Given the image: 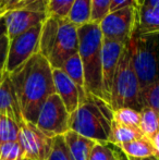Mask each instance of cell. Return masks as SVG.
<instances>
[{"mask_svg":"<svg viewBox=\"0 0 159 160\" xmlns=\"http://www.w3.org/2000/svg\"><path fill=\"white\" fill-rule=\"evenodd\" d=\"M79 52L77 28L69 19L48 15L42 26L39 53L52 69H61L70 57Z\"/></svg>","mask_w":159,"mask_h":160,"instance_id":"cell-2","label":"cell"},{"mask_svg":"<svg viewBox=\"0 0 159 160\" xmlns=\"http://www.w3.org/2000/svg\"><path fill=\"white\" fill-rule=\"evenodd\" d=\"M61 70L71 78L73 83L77 85L80 93V102L84 99H86L89 95H87L86 89H85V78H84V70L83 64L81 61L79 52L74 56L70 57L64 64L62 65Z\"/></svg>","mask_w":159,"mask_h":160,"instance_id":"cell-18","label":"cell"},{"mask_svg":"<svg viewBox=\"0 0 159 160\" xmlns=\"http://www.w3.org/2000/svg\"><path fill=\"white\" fill-rule=\"evenodd\" d=\"M152 144H153L154 148H155V152H156V158L159 159V131L157 132V134L153 137L152 139Z\"/></svg>","mask_w":159,"mask_h":160,"instance_id":"cell-34","label":"cell"},{"mask_svg":"<svg viewBox=\"0 0 159 160\" xmlns=\"http://www.w3.org/2000/svg\"><path fill=\"white\" fill-rule=\"evenodd\" d=\"M1 120H2V116H0V124H1Z\"/></svg>","mask_w":159,"mask_h":160,"instance_id":"cell-39","label":"cell"},{"mask_svg":"<svg viewBox=\"0 0 159 160\" xmlns=\"http://www.w3.org/2000/svg\"><path fill=\"white\" fill-rule=\"evenodd\" d=\"M136 15L137 8L135 7L109 12L99 23L102 38L127 46L135 31Z\"/></svg>","mask_w":159,"mask_h":160,"instance_id":"cell-8","label":"cell"},{"mask_svg":"<svg viewBox=\"0 0 159 160\" xmlns=\"http://www.w3.org/2000/svg\"><path fill=\"white\" fill-rule=\"evenodd\" d=\"M158 160H159V159H158Z\"/></svg>","mask_w":159,"mask_h":160,"instance_id":"cell-41","label":"cell"},{"mask_svg":"<svg viewBox=\"0 0 159 160\" xmlns=\"http://www.w3.org/2000/svg\"><path fill=\"white\" fill-rule=\"evenodd\" d=\"M75 0H49L48 15L68 19Z\"/></svg>","mask_w":159,"mask_h":160,"instance_id":"cell-28","label":"cell"},{"mask_svg":"<svg viewBox=\"0 0 159 160\" xmlns=\"http://www.w3.org/2000/svg\"><path fill=\"white\" fill-rule=\"evenodd\" d=\"M20 125L21 124L11 119L2 117L1 124H0V144L19 141Z\"/></svg>","mask_w":159,"mask_h":160,"instance_id":"cell-25","label":"cell"},{"mask_svg":"<svg viewBox=\"0 0 159 160\" xmlns=\"http://www.w3.org/2000/svg\"><path fill=\"white\" fill-rule=\"evenodd\" d=\"M127 48L141 91L159 81V34L133 33Z\"/></svg>","mask_w":159,"mask_h":160,"instance_id":"cell-5","label":"cell"},{"mask_svg":"<svg viewBox=\"0 0 159 160\" xmlns=\"http://www.w3.org/2000/svg\"><path fill=\"white\" fill-rule=\"evenodd\" d=\"M122 160H127V157H125L124 155H123V157H122Z\"/></svg>","mask_w":159,"mask_h":160,"instance_id":"cell-38","label":"cell"},{"mask_svg":"<svg viewBox=\"0 0 159 160\" xmlns=\"http://www.w3.org/2000/svg\"><path fill=\"white\" fill-rule=\"evenodd\" d=\"M111 0H92V23L99 24L110 12Z\"/></svg>","mask_w":159,"mask_h":160,"instance_id":"cell-30","label":"cell"},{"mask_svg":"<svg viewBox=\"0 0 159 160\" xmlns=\"http://www.w3.org/2000/svg\"><path fill=\"white\" fill-rule=\"evenodd\" d=\"M127 160H142L148 157H156V152L153 144L146 137H141L135 141L129 142L119 146Z\"/></svg>","mask_w":159,"mask_h":160,"instance_id":"cell-17","label":"cell"},{"mask_svg":"<svg viewBox=\"0 0 159 160\" xmlns=\"http://www.w3.org/2000/svg\"><path fill=\"white\" fill-rule=\"evenodd\" d=\"M112 108L102 99L88 96L70 114V130L96 143L108 144L111 133Z\"/></svg>","mask_w":159,"mask_h":160,"instance_id":"cell-3","label":"cell"},{"mask_svg":"<svg viewBox=\"0 0 159 160\" xmlns=\"http://www.w3.org/2000/svg\"><path fill=\"white\" fill-rule=\"evenodd\" d=\"M56 94L61 98L69 113H73L80 105V93L77 85L61 69H52Z\"/></svg>","mask_w":159,"mask_h":160,"instance_id":"cell-14","label":"cell"},{"mask_svg":"<svg viewBox=\"0 0 159 160\" xmlns=\"http://www.w3.org/2000/svg\"><path fill=\"white\" fill-rule=\"evenodd\" d=\"M0 160H23V150L19 141L0 144Z\"/></svg>","mask_w":159,"mask_h":160,"instance_id":"cell-29","label":"cell"},{"mask_svg":"<svg viewBox=\"0 0 159 160\" xmlns=\"http://www.w3.org/2000/svg\"><path fill=\"white\" fill-rule=\"evenodd\" d=\"M35 124L50 138L63 136L70 131V113L57 94H52L47 98Z\"/></svg>","mask_w":159,"mask_h":160,"instance_id":"cell-7","label":"cell"},{"mask_svg":"<svg viewBox=\"0 0 159 160\" xmlns=\"http://www.w3.org/2000/svg\"><path fill=\"white\" fill-rule=\"evenodd\" d=\"M140 130L144 137L152 141L159 131V113L149 107H143L141 109Z\"/></svg>","mask_w":159,"mask_h":160,"instance_id":"cell-20","label":"cell"},{"mask_svg":"<svg viewBox=\"0 0 159 160\" xmlns=\"http://www.w3.org/2000/svg\"><path fill=\"white\" fill-rule=\"evenodd\" d=\"M136 1H137V7L146 6L159 9V0H136Z\"/></svg>","mask_w":159,"mask_h":160,"instance_id":"cell-33","label":"cell"},{"mask_svg":"<svg viewBox=\"0 0 159 160\" xmlns=\"http://www.w3.org/2000/svg\"><path fill=\"white\" fill-rule=\"evenodd\" d=\"M64 142L70 150L74 160H88L96 142L77 134V132L69 131L63 135Z\"/></svg>","mask_w":159,"mask_h":160,"instance_id":"cell-16","label":"cell"},{"mask_svg":"<svg viewBox=\"0 0 159 160\" xmlns=\"http://www.w3.org/2000/svg\"><path fill=\"white\" fill-rule=\"evenodd\" d=\"M122 157L123 152L120 149L115 150L109 146V143H96L92 149L88 160H122Z\"/></svg>","mask_w":159,"mask_h":160,"instance_id":"cell-24","label":"cell"},{"mask_svg":"<svg viewBox=\"0 0 159 160\" xmlns=\"http://www.w3.org/2000/svg\"><path fill=\"white\" fill-rule=\"evenodd\" d=\"M23 160H26V159H23Z\"/></svg>","mask_w":159,"mask_h":160,"instance_id":"cell-40","label":"cell"},{"mask_svg":"<svg viewBox=\"0 0 159 160\" xmlns=\"http://www.w3.org/2000/svg\"><path fill=\"white\" fill-rule=\"evenodd\" d=\"M79 56L83 64L87 95L104 100L102 81V34L99 24L87 23L77 28Z\"/></svg>","mask_w":159,"mask_h":160,"instance_id":"cell-4","label":"cell"},{"mask_svg":"<svg viewBox=\"0 0 159 160\" xmlns=\"http://www.w3.org/2000/svg\"><path fill=\"white\" fill-rule=\"evenodd\" d=\"M3 14L0 15V38L7 34V26H6V21H4Z\"/></svg>","mask_w":159,"mask_h":160,"instance_id":"cell-35","label":"cell"},{"mask_svg":"<svg viewBox=\"0 0 159 160\" xmlns=\"http://www.w3.org/2000/svg\"><path fill=\"white\" fill-rule=\"evenodd\" d=\"M134 33L140 35L159 34V9L146 6L137 7Z\"/></svg>","mask_w":159,"mask_h":160,"instance_id":"cell-15","label":"cell"},{"mask_svg":"<svg viewBox=\"0 0 159 160\" xmlns=\"http://www.w3.org/2000/svg\"><path fill=\"white\" fill-rule=\"evenodd\" d=\"M4 13V11L2 10V4H1V0H0V15L1 14H3Z\"/></svg>","mask_w":159,"mask_h":160,"instance_id":"cell-37","label":"cell"},{"mask_svg":"<svg viewBox=\"0 0 159 160\" xmlns=\"http://www.w3.org/2000/svg\"><path fill=\"white\" fill-rule=\"evenodd\" d=\"M129 7L137 8V1L136 0H111L110 12L120 10V9L129 8Z\"/></svg>","mask_w":159,"mask_h":160,"instance_id":"cell-32","label":"cell"},{"mask_svg":"<svg viewBox=\"0 0 159 160\" xmlns=\"http://www.w3.org/2000/svg\"><path fill=\"white\" fill-rule=\"evenodd\" d=\"M3 17L7 26V36L9 40H12L31 28L44 24L48 18V13L28 10H11L4 12Z\"/></svg>","mask_w":159,"mask_h":160,"instance_id":"cell-12","label":"cell"},{"mask_svg":"<svg viewBox=\"0 0 159 160\" xmlns=\"http://www.w3.org/2000/svg\"><path fill=\"white\" fill-rule=\"evenodd\" d=\"M141 137H144L143 133L141 132L140 128L127 127L119 123L111 122V133L110 138H109V144H112L116 147L123 145L129 142L135 141Z\"/></svg>","mask_w":159,"mask_h":160,"instance_id":"cell-19","label":"cell"},{"mask_svg":"<svg viewBox=\"0 0 159 160\" xmlns=\"http://www.w3.org/2000/svg\"><path fill=\"white\" fill-rule=\"evenodd\" d=\"M49 0H1L2 10H28L48 13Z\"/></svg>","mask_w":159,"mask_h":160,"instance_id":"cell-21","label":"cell"},{"mask_svg":"<svg viewBox=\"0 0 159 160\" xmlns=\"http://www.w3.org/2000/svg\"><path fill=\"white\" fill-rule=\"evenodd\" d=\"M46 160H74L64 142L63 136L52 138V146Z\"/></svg>","mask_w":159,"mask_h":160,"instance_id":"cell-26","label":"cell"},{"mask_svg":"<svg viewBox=\"0 0 159 160\" xmlns=\"http://www.w3.org/2000/svg\"><path fill=\"white\" fill-rule=\"evenodd\" d=\"M8 52H9V38L6 34V35H3L0 38V73L6 70Z\"/></svg>","mask_w":159,"mask_h":160,"instance_id":"cell-31","label":"cell"},{"mask_svg":"<svg viewBox=\"0 0 159 160\" xmlns=\"http://www.w3.org/2000/svg\"><path fill=\"white\" fill-rule=\"evenodd\" d=\"M110 107L112 110L129 107L141 111V87L127 45L124 47L116 71Z\"/></svg>","mask_w":159,"mask_h":160,"instance_id":"cell-6","label":"cell"},{"mask_svg":"<svg viewBox=\"0 0 159 160\" xmlns=\"http://www.w3.org/2000/svg\"><path fill=\"white\" fill-rule=\"evenodd\" d=\"M142 160H158V158H156V157H148V158H145Z\"/></svg>","mask_w":159,"mask_h":160,"instance_id":"cell-36","label":"cell"},{"mask_svg":"<svg viewBox=\"0 0 159 160\" xmlns=\"http://www.w3.org/2000/svg\"><path fill=\"white\" fill-rule=\"evenodd\" d=\"M19 143L23 150V159L46 160L52 146V138L45 135L36 124L24 121L20 125Z\"/></svg>","mask_w":159,"mask_h":160,"instance_id":"cell-10","label":"cell"},{"mask_svg":"<svg viewBox=\"0 0 159 160\" xmlns=\"http://www.w3.org/2000/svg\"><path fill=\"white\" fill-rule=\"evenodd\" d=\"M92 0H75L68 19L77 28L91 23Z\"/></svg>","mask_w":159,"mask_h":160,"instance_id":"cell-22","label":"cell"},{"mask_svg":"<svg viewBox=\"0 0 159 160\" xmlns=\"http://www.w3.org/2000/svg\"><path fill=\"white\" fill-rule=\"evenodd\" d=\"M142 107H149L159 113V81L141 91Z\"/></svg>","mask_w":159,"mask_h":160,"instance_id":"cell-27","label":"cell"},{"mask_svg":"<svg viewBox=\"0 0 159 160\" xmlns=\"http://www.w3.org/2000/svg\"><path fill=\"white\" fill-rule=\"evenodd\" d=\"M9 74L24 121L35 124L44 102L56 94L52 68L38 52Z\"/></svg>","mask_w":159,"mask_h":160,"instance_id":"cell-1","label":"cell"},{"mask_svg":"<svg viewBox=\"0 0 159 160\" xmlns=\"http://www.w3.org/2000/svg\"><path fill=\"white\" fill-rule=\"evenodd\" d=\"M42 25L35 26L27 32L9 40V52L6 71L12 73L39 52V38Z\"/></svg>","mask_w":159,"mask_h":160,"instance_id":"cell-9","label":"cell"},{"mask_svg":"<svg viewBox=\"0 0 159 160\" xmlns=\"http://www.w3.org/2000/svg\"><path fill=\"white\" fill-rule=\"evenodd\" d=\"M124 45L111 42L108 39L102 40V97L110 106L112 85L116 71L120 61V57L124 49Z\"/></svg>","mask_w":159,"mask_h":160,"instance_id":"cell-11","label":"cell"},{"mask_svg":"<svg viewBox=\"0 0 159 160\" xmlns=\"http://www.w3.org/2000/svg\"><path fill=\"white\" fill-rule=\"evenodd\" d=\"M112 121L127 127L140 128L141 112L129 107L119 108V109L112 110Z\"/></svg>","mask_w":159,"mask_h":160,"instance_id":"cell-23","label":"cell"},{"mask_svg":"<svg viewBox=\"0 0 159 160\" xmlns=\"http://www.w3.org/2000/svg\"><path fill=\"white\" fill-rule=\"evenodd\" d=\"M0 116L11 119L19 124L24 122L10 74L6 70L0 73Z\"/></svg>","mask_w":159,"mask_h":160,"instance_id":"cell-13","label":"cell"}]
</instances>
